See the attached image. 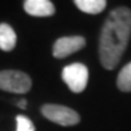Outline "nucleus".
I'll list each match as a JSON object with an SVG mask.
<instances>
[{
  "mask_svg": "<svg viewBox=\"0 0 131 131\" xmlns=\"http://www.w3.org/2000/svg\"><path fill=\"white\" fill-rule=\"evenodd\" d=\"M131 36V9L118 7L108 14L100 31L99 59L106 70H114L121 62Z\"/></svg>",
  "mask_w": 131,
  "mask_h": 131,
  "instance_id": "1",
  "label": "nucleus"
},
{
  "mask_svg": "<svg viewBox=\"0 0 131 131\" xmlns=\"http://www.w3.org/2000/svg\"><path fill=\"white\" fill-rule=\"evenodd\" d=\"M32 86L31 78L23 71L17 70H3L0 71V90L15 92V94H26Z\"/></svg>",
  "mask_w": 131,
  "mask_h": 131,
  "instance_id": "2",
  "label": "nucleus"
},
{
  "mask_svg": "<svg viewBox=\"0 0 131 131\" xmlns=\"http://www.w3.org/2000/svg\"><path fill=\"white\" fill-rule=\"evenodd\" d=\"M62 79L72 92H83L88 83V68L83 63L68 64L62 71Z\"/></svg>",
  "mask_w": 131,
  "mask_h": 131,
  "instance_id": "3",
  "label": "nucleus"
},
{
  "mask_svg": "<svg viewBox=\"0 0 131 131\" xmlns=\"http://www.w3.org/2000/svg\"><path fill=\"white\" fill-rule=\"evenodd\" d=\"M41 114L48 121L60 126H75L80 122V115L75 110L60 104H44L41 106Z\"/></svg>",
  "mask_w": 131,
  "mask_h": 131,
  "instance_id": "4",
  "label": "nucleus"
},
{
  "mask_svg": "<svg viewBox=\"0 0 131 131\" xmlns=\"http://www.w3.org/2000/svg\"><path fill=\"white\" fill-rule=\"evenodd\" d=\"M86 46V39L83 36H63L59 38L52 47V55L56 59H63L80 51Z\"/></svg>",
  "mask_w": 131,
  "mask_h": 131,
  "instance_id": "5",
  "label": "nucleus"
},
{
  "mask_svg": "<svg viewBox=\"0 0 131 131\" xmlns=\"http://www.w3.org/2000/svg\"><path fill=\"white\" fill-rule=\"evenodd\" d=\"M23 7L28 15L36 17H47L55 14V5L50 0H27Z\"/></svg>",
  "mask_w": 131,
  "mask_h": 131,
  "instance_id": "6",
  "label": "nucleus"
},
{
  "mask_svg": "<svg viewBox=\"0 0 131 131\" xmlns=\"http://www.w3.org/2000/svg\"><path fill=\"white\" fill-rule=\"evenodd\" d=\"M16 34L9 24L2 23L0 24V50L11 51L16 46Z\"/></svg>",
  "mask_w": 131,
  "mask_h": 131,
  "instance_id": "7",
  "label": "nucleus"
},
{
  "mask_svg": "<svg viewBox=\"0 0 131 131\" xmlns=\"http://www.w3.org/2000/svg\"><path fill=\"white\" fill-rule=\"evenodd\" d=\"M74 4L84 14L98 15L104 11L107 2L106 0H75Z\"/></svg>",
  "mask_w": 131,
  "mask_h": 131,
  "instance_id": "8",
  "label": "nucleus"
},
{
  "mask_svg": "<svg viewBox=\"0 0 131 131\" xmlns=\"http://www.w3.org/2000/svg\"><path fill=\"white\" fill-rule=\"evenodd\" d=\"M116 86L123 92H131V62L127 63L124 67L119 71Z\"/></svg>",
  "mask_w": 131,
  "mask_h": 131,
  "instance_id": "9",
  "label": "nucleus"
},
{
  "mask_svg": "<svg viewBox=\"0 0 131 131\" xmlns=\"http://www.w3.org/2000/svg\"><path fill=\"white\" fill-rule=\"evenodd\" d=\"M16 131H35V126L31 119L24 115L16 116Z\"/></svg>",
  "mask_w": 131,
  "mask_h": 131,
  "instance_id": "10",
  "label": "nucleus"
},
{
  "mask_svg": "<svg viewBox=\"0 0 131 131\" xmlns=\"http://www.w3.org/2000/svg\"><path fill=\"white\" fill-rule=\"evenodd\" d=\"M17 106H19L20 108H26L27 107V100L26 99H20L19 102H17Z\"/></svg>",
  "mask_w": 131,
  "mask_h": 131,
  "instance_id": "11",
  "label": "nucleus"
}]
</instances>
